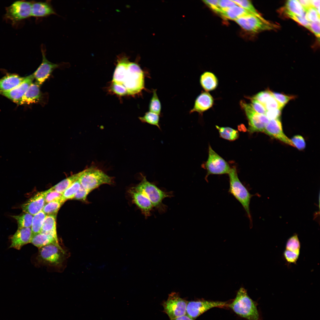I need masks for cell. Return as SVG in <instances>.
<instances>
[{
	"label": "cell",
	"instance_id": "816d5d0a",
	"mask_svg": "<svg viewBox=\"0 0 320 320\" xmlns=\"http://www.w3.org/2000/svg\"><path fill=\"white\" fill-rule=\"evenodd\" d=\"M281 110L274 109L267 110L265 115L270 120L279 118L281 114Z\"/></svg>",
	"mask_w": 320,
	"mask_h": 320
},
{
	"label": "cell",
	"instance_id": "9a60e30c",
	"mask_svg": "<svg viewBox=\"0 0 320 320\" xmlns=\"http://www.w3.org/2000/svg\"><path fill=\"white\" fill-rule=\"evenodd\" d=\"M133 203L140 209L147 218L150 216L154 207L149 199L141 192L132 188L128 191Z\"/></svg>",
	"mask_w": 320,
	"mask_h": 320
},
{
	"label": "cell",
	"instance_id": "f35d334b",
	"mask_svg": "<svg viewBox=\"0 0 320 320\" xmlns=\"http://www.w3.org/2000/svg\"><path fill=\"white\" fill-rule=\"evenodd\" d=\"M272 95L276 100L283 107L290 100L294 99V96L288 95L282 93L272 92Z\"/></svg>",
	"mask_w": 320,
	"mask_h": 320
},
{
	"label": "cell",
	"instance_id": "836d02e7",
	"mask_svg": "<svg viewBox=\"0 0 320 320\" xmlns=\"http://www.w3.org/2000/svg\"><path fill=\"white\" fill-rule=\"evenodd\" d=\"M153 95L149 103V111L160 115L161 110V105L158 96L156 89H153Z\"/></svg>",
	"mask_w": 320,
	"mask_h": 320
},
{
	"label": "cell",
	"instance_id": "603a6c76",
	"mask_svg": "<svg viewBox=\"0 0 320 320\" xmlns=\"http://www.w3.org/2000/svg\"><path fill=\"white\" fill-rule=\"evenodd\" d=\"M215 12L224 18L234 21L244 16L255 15L237 5L225 10L219 9Z\"/></svg>",
	"mask_w": 320,
	"mask_h": 320
},
{
	"label": "cell",
	"instance_id": "484cf974",
	"mask_svg": "<svg viewBox=\"0 0 320 320\" xmlns=\"http://www.w3.org/2000/svg\"><path fill=\"white\" fill-rule=\"evenodd\" d=\"M31 243L39 249L51 244H59L58 240L52 236L42 233L33 236Z\"/></svg>",
	"mask_w": 320,
	"mask_h": 320
},
{
	"label": "cell",
	"instance_id": "6da1fadb",
	"mask_svg": "<svg viewBox=\"0 0 320 320\" xmlns=\"http://www.w3.org/2000/svg\"><path fill=\"white\" fill-rule=\"evenodd\" d=\"M257 303L248 296L243 287L238 291L236 297L228 307L238 315L248 320H262L257 309Z\"/></svg>",
	"mask_w": 320,
	"mask_h": 320
},
{
	"label": "cell",
	"instance_id": "d6a6232c",
	"mask_svg": "<svg viewBox=\"0 0 320 320\" xmlns=\"http://www.w3.org/2000/svg\"><path fill=\"white\" fill-rule=\"evenodd\" d=\"M65 201L61 199L54 201L45 204L42 211L47 215H57L61 205Z\"/></svg>",
	"mask_w": 320,
	"mask_h": 320
},
{
	"label": "cell",
	"instance_id": "74e56055",
	"mask_svg": "<svg viewBox=\"0 0 320 320\" xmlns=\"http://www.w3.org/2000/svg\"><path fill=\"white\" fill-rule=\"evenodd\" d=\"M300 243L297 234L293 235L287 240L286 249L300 253Z\"/></svg>",
	"mask_w": 320,
	"mask_h": 320
},
{
	"label": "cell",
	"instance_id": "4316f807",
	"mask_svg": "<svg viewBox=\"0 0 320 320\" xmlns=\"http://www.w3.org/2000/svg\"><path fill=\"white\" fill-rule=\"evenodd\" d=\"M56 215H46L41 233L50 235L58 240L56 228Z\"/></svg>",
	"mask_w": 320,
	"mask_h": 320
},
{
	"label": "cell",
	"instance_id": "ba28073f",
	"mask_svg": "<svg viewBox=\"0 0 320 320\" xmlns=\"http://www.w3.org/2000/svg\"><path fill=\"white\" fill-rule=\"evenodd\" d=\"M240 105L244 109L249 122L248 131L250 133L264 132L265 127L270 120L265 114L256 112L250 104L242 101Z\"/></svg>",
	"mask_w": 320,
	"mask_h": 320
},
{
	"label": "cell",
	"instance_id": "ab89813d",
	"mask_svg": "<svg viewBox=\"0 0 320 320\" xmlns=\"http://www.w3.org/2000/svg\"><path fill=\"white\" fill-rule=\"evenodd\" d=\"M284 13L287 17L308 29L310 22L306 19L305 14L302 16H299L287 12Z\"/></svg>",
	"mask_w": 320,
	"mask_h": 320
},
{
	"label": "cell",
	"instance_id": "44dd1931",
	"mask_svg": "<svg viewBox=\"0 0 320 320\" xmlns=\"http://www.w3.org/2000/svg\"><path fill=\"white\" fill-rule=\"evenodd\" d=\"M40 87L36 83H33L23 96L20 105H28L39 102L42 97Z\"/></svg>",
	"mask_w": 320,
	"mask_h": 320
},
{
	"label": "cell",
	"instance_id": "4dcf8cb0",
	"mask_svg": "<svg viewBox=\"0 0 320 320\" xmlns=\"http://www.w3.org/2000/svg\"><path fill=\"white\" fill-rule=\"evenodd\" d=\"M216 127L219 131L220 137L223 139L233 141L239 137V133L235 129L228 127H220L217 125Z\"/></svg>",
	"mask_w": 320,
	"mask_h": 320
},
{
	"label": "cell",
	"instance_id": "5bb4252c",
	"mask_svg": "<svg viewBox=\"0 0 320 320\" xmlns=\"http://www.w3.org/2000/svg\"><path fill=\"white\" fill-rule=\"evenodd\" d=\"M33 74L26 77L20 84L13 89L6 91H0V95L7 97L18 105H20L22 99L27 89L33 83Z\"/></svg>",
	"mask_w": 320,
	"mask_h": 320
},
{
	"label": "cell",
	"instance_id": "9f6ffc18",
	"mask_svg": "<svg viewBox=\"0 0 320 320\" xmlns=\"http://www.w3.org/2000/svg\"><path fill=\"white\" fill-rule=\"evenodd\" d=\"M311 6L316 9L320 8V0H310Z\"/></svg>",
	"mask_w": 320,
	"mask_h": 320
},
{
	"label": "cell",
	"instance_id": "2e32d148",
	"mask_svg": "<svg viewBox=\"0 0 320 320\" xmlns=\"http://www.w3.org/2000/svg\"><path fill=\"white\" fill-rule=\"evenodd\" d=\"M264 132L285 143L295 147L291 140L284 133L279 118L270 120Z\"/></svg>",
	"mask_w": 320,
	"mask_h": 320
},
{
	"label": "cell",
	"instance_id": "db71d44e",
	"mask_svg": "<svg viewBox=\"0 0 320 320\" xmlns=\"http://www.w3.org/2000/svg\"><path fill=\"white\" fill-rule=\"evenodd\" d=\"M203 2L214 12L219 9L218 0H203Z\"/></svg>",
	"mask_w": 320,
	"mask_h": 320
},
{
	"label": "cell",
	"instance_id": "d6986e66",
	"mask_svg": "<svg viewBox=\"0 0 320 320\" xmlns=\"http://www.w3.org/2000/svg\"><path fill=\"white\" fill-rule=\"evenodd\" d=\"M213 103L214 99L212 96L207 92H202L196 98L193 107L189 113L196 112L201 115L210 108Z\"/></svg>",
	"mask_w": 320,
	"mask_h": 320
},
{
	"label": "cell",
	"instance_id": "d590c367",
	"mask_svg": "<svg viewBox=\"0 0 320 320\" xmlns=\"http://www.w3.org/2000/svg\"><path fill=\"white\" fill-rule=\"evenodd\" d=\"M81 186V185L78 179L63 193V199L65 201L67 199H73L75 195L79 190Z\"/></svg>",
	"mask_w": 320,
	"mask_h": 320
},
{
	"label": "cell",
	"instance_id": "5b68a950",
	"mask_svg": "<svg viewBox=\"0 0 320 320\" xmlns=\"http://www.w3.org/2000/svg\"><path fill=\"white\" fill-rule=\"evenodd\" d=\"M144 73L139 65L129 62L123 85L126 89L127 94L135 95L144 89Z\"/></svg>",
	"mask_w": 320,
	"mask_h": 320
},
{
	"label": "cell",
	"instance_id": "f5cc1de1",
	"mask_svg": "<svg viewBox=\"0 0 320 320\" xmlns=\"http://www.w3.org/2000/svg\"><path fill=\"white\" fill-rule=\"evenodd\" d=\"M236 5L232 0H220L218 1V7L221 10L226 9Z\"/></svg>",
	"mask_w": 320,
	"mask_h": 320
},
{
	"label": "cell",
	"instance_id": "bcb514c9",
	"mask_svg": "<svg viewBox=\"0 0 320 320\" xmlns=\"http://www.w3.org/2000/svg\"><path fill=\"white\" fill-rule=\"evenodd\" d=\"M291 140L294 147H296L298 149L302 150L305 148V142L304 139L301 136L295 135Z\"/></svg>",
	"mask_w": 320,
	"mask_h": 320
},
{
	"label": "cell",
	"instance_id": "8992f818",
	"mask_svg": "<svg viewBox=\"0 0 320 320\" xmlns=\"http://www.w3.org/2000/svg\"><path fill=\"white\" fill-rule=\"evenodd\" d=\"M39 249L38 259L45 265L59 267L65 260V252L59 244H51Z\"/></svg>",
	"mask_w": 320,
	"mask_h": 320
},
{
	"label": "cell",
	"instance_id": "ac0fdd59",
	"mask_svg": "<svg viewBox=\"0 0 320 320\" xmlns=\"http://www.w3.org/2000/svg\"><path fill=\"white\" fill-rule=\"evenodd\" d=\"M32 236L31 227L18 228L10 237L11 244L9 248L20 250L24 245L31 243Z\"/></svg>",
	"mask_w": 320,
	"mask_h": 320
},
{
	"label": "cell",
	"instance_id": "277c9868",
	"mask_svg": "<svg viewBox=\"0 0 320 320\" xmlns=\"http://www.w3.org/2000/svg\"><path fill=\"white\" fill-rule=\"evenodd\" d=\"M113 178L97 167H91L80 172L81 185L90 192L103 184H113Z\"/></svg>",
	"mask_w": 320,
	"mask_h": 320
},
{
	"label": "cell",
	"instance_id": "f546056e",
	"mask_svg": "<svg viewBox=\"0 0 320 320\" xmlns=\"http://www.w3.org/2000/svg\"><path fill=\"white\" fill-rule=\"evenodd\" d=\"M46 215L42 211L33 215L31 227L33 236L41 232Z\"/></svg>",
	"mask_w": 320,
	"mask_h": 320
},
{
	"label": "cell",
	"instance_id": "7a4b0ae2",
	"mask_svg": "<svg viewBox=\"0 0 320 320\" xmlns=\"http://www.w3.org/2000/svg\"><path fill=\"white\" fill-rule=\"evenodd\" d=\"M141 176L140 183L132 188L145 195L150 200L154 208L159 213L165 212L167 206L162 201L164 199L172 196V193L161 190L154 183L148 181L145 176L143 175Z\"/></svg>",
	"mask_w": 320,
	"mask_h": 320
},
{
	"label": "cell",
	"instance_id": "30bf717a",
	"mask_svg": "<svg viewBox=\"0 0 320 320\" xmlns=\"http://www.w3.org/2000/svg\"><path fill=\"white\" fill-rule=\"evenodd\" d=\"M187 302L180 297L178 293L172 292L163 303L164 311L170 320L184 315L186 314Z\"/></svg>",
	"mask_w": 320,
	"mask_h": 320
},
{
	"label": "cell",
	"instance_id": "3957f363",
	"mask_svg": "<svg viewBox=\"0 0 320 320\" xmlns=\"http://www.w3.org/2000/svg\"><path fill=\"white\" fill-rule=\"evenodd\" d=\"M228 174L229 178L228 192L241 204L251 222L249 204L251 199L253 195L249 193L239 180L235 167L231 168Z\"/></svg>",
	"mask_w": 320,
	"mask_h": 320
},
{
	"label": "cell",
	"instance_id": "4fadbf2b",
	"mask_svg": "<svg viewBox=\"0 0 320 320\" xmlns=\"http://www.w3.org/2000/svg\"><path fill=\"white\" fill-rule=\"evenodd\" d=\"M42 61L36 70L33 74L35 82L39 86H41L50 75L53 71L58 65L49 61L46 58L45 50L41 47Z\"/></svg>",
	"mask_w": 320,
	"mask_h": 320
},
{
	"label": "cell",
	"instance_id": "7bdbcfd3",
	"mask_svg": "<svg viewBox=\"0 0 320 320\" xmlns=\"http://www.w3.org/2000/svg\"><path fill=\"white\" fill-rule=\"evenodd\" d=\"M305 16L307 20L310 22L320 20V14L318 13L316 9L312 7L305 11Z\"/></svg>",
	"mask_w": 320,
	"mask_h": 320
},
{
	"label": "cell",
	"instance_id": "e575fe53",
	"mask_svg": "<svg viewBox=\"0 0 320 320\" xmlns=\"http://www.w3.org/2000/svg\"><path fill=\"white\" fill-rule=\"evenodd\" d=\"M159 115L149 111L146 112L143 116L140 117L139 118L142 122L156 126L160 129L159 124Z\"/></svg>",
	"mask_w": 320,
	"mask_h": 320
},
{
	"label": "cell",
	"instance_id": "681fc988",
	"mask_svg": "<svg viewBox=\"0 0 320 320\" xmlns=\"http://www.w3.org/2000/svg\"><path fill=\"white\" fill-rule=\"evenodd\" d=\"M90 192L81 185L79 190L76 193L73 199L85 201L86 200L87 196Z\"/></svg>",
	"mask_w": 320,
	"mask_h": 320
},
{
	"label": "cell",
	"instance_id": "52a82bcc",
	"mask_svg": "<svg viewBox=\"0 0 320 320\" xmlns=\"http://www.w3.org/2000/svg\"><path fill=\"white\" fill-rule=\"evenodd\" d=\"M235 21L245 31L254 33L272 30L277 26L264 18L254 15L244 16Z\"/></svg>",
	"mask_w": 320,
	"mask_h": 320
},
{
	"label": "cell",
	"instance_id": "d4e9b609",
	"mask_svg": "<svg viewBox=\"0 0 320 320\" xmlns=\"http://www.w3.org/2000/svg\"><path fill=\"white\" fill-rule=\"evenodd\" d=\"M200 82L201 87L206 91L208 92L213 90L217 87L218 80L213 73L206 71L200 76Z\"/></svg>",
	"mask_w": 320,
	"mask_h": 320
},
{
	"label": "cell",
	"instance_id": "ffe728a7",
	"mask_svg": "<svg viewBox=\"0 0 320 320\" xmlns=\"http://www.w3.org/2000/svg\"><path fill=\"white\" fill-rule=\"evenodd\" d=\"M55 14L50 3L48 1L32 2L31 16L41 17Z\"/></svg>",
	"mask_w": 320,
	"mask_h": 320
},
{
	"label": "cell",
	"instance_id": "7402d4cb",
	"mask_svg": "<svg viewBox=\"0 0 320 320\" xmlns=\"http://www.w3.org/2000/svg\"><path fill=\"white\" fill-rule=\"evenodd\" d=\"M129 62L128 57L125 56H121L118 57L113 76V82L123 84Z\"/></svg>",
	"mask_w": 320,
	"mask_h": 320
},
{
	"label": "cell",
	"instance_id": "b9f144b4",
	"mask_svg": "<svg viewBox=\"0 0 320 320\" xmlns=\"http://www.w3.org/2000/svg\"><path fill=\"white\" fill-rule=\"evenodd\" d=\"M272 96V92L270 90L267 89L258 93L252 98L256 100L264 105L268 99Z\"/></svg>",
	"mask_w": 320,
	"mask_h": 320
},
{
	"label": "cell",
	"instance_id": "f6af8a7d",
	"mask_svg": "<svg viewBox=\"0 0 320 320\" xmlns=\"http://www.w3.org/2000/svg\"><path fill=\"white\" fill-rule=\"evenodd\" d=\"M300 253L285 249L283 253L284 258L289 263H295L298 259Z\"/></svg>",
	"mask_w": 320,
	"mask_h": 320
},
{
	"label": "cell",
	"instance_id": "f1b7e54d",
	"mask_svg": "<svg viewBox=\"0 0 320 320\" xmlns=\"http://www.w3.org/2000/svg\"><path fill=\"white\" fill-rule=\"evenodd\" d=\"M79 175L80 172L72 175L61 181L51 188L63 194L74 182L78 179Z\"/></svg>",
	"mask_w": 320,
	"mask_h": 320
},
{
	"label": "cell",
	"instance_id": "60d3db41",
	"mask_svg": "<svg viewBox=\"0 0 320 320\" xmlns=\"http://www.w3.org/2000/svg\"><path fill=\"white\" fill-rule=\"evenodd\" d=\"M62 194L52 190L51 188L45 191V203L60 199L62 198Z\"/></svg>",
	"mask_w": 320,
	"mask_h": 320
},
{
	"label": "cell",
	"instance_id": "83f0119b",
	"mask_svg": "<svg viewBox=\"0 0 320 320\" xmlns=\"http://www.w3.org/2000/svg\"><path fill=\"white\" fill-rule=\"evenodd\" d=\"M284 12L295 15L302 16L305 14V11L298 0L287 1L284 8Z\"/></svg>",
	"mask_w": 320,
	"mask_h": 320
},
{
	"label": "cell",
	"instance_id": "8fae6325",
	"mask_svg": "<svg viewBox=\"0 0 320 320\" xmlns=\"http://www.w3.org/2000/svg\"><path fill=\"white\" fill-rule=\"evenodd\" d=\"M32 2L24 0L13 2L6 8L5 18L12 24L31 16Z\"/></svg>",
	"mask_w": 320,
	"mask_h": 320
},
{
	"label": "cell",
	"instance_id": "6f0895ef",
	"mask_svg": "<svg viewBox=\"0 0 320 320\" xmlns=\"http://www.w3.org/2000/svg\"><path fill=\"white\" fill-rule=\"evenodd\" d=\"M171 320H193L191 319L186 314L180 316L175 319H171Z\"/></svg>",
	"mask_w": 320,
	"mask_h": 320
},
{
	"label": "cell",
	"instance_id": "e0dca14e",
	"mask_svg": "<svg viewBox=\"0 0 320 320\" xmlns=\"http://www.w3.org/2000/svg\"><path fill=\"white\" fill-rule=\"evenodd\" d=\"M45 191L38 192L21 205L24 212L34 215L42 211L45 204Z\"/></svg>",
	"mask_w": 320,
	"mask_h": 320
},
{
	"label": "cell",
	"instance_id": "f907efd6",
	"mask_svg": "<svg viewBox=\"0 0 320 320\" xmlns=\"http://www.w3.org/2000/svg\"><path fill=\"white\" fill-rule=\"evenodd\" d=\"M308 29L312 31L319 39L320 37V20L310 22Z\"/></svg>",
	"mask_w": 320,
	"mask_h": 320
},
{
	"label": "cell",
	"instance_id": "9c48e42d",
	"mask_svg": "<svg viewBox=\"0 0 320 320\" xmlns=\"http://www.w3.org/2000/svg\"><path fill=\"white\" fill-rule=\"evenodd\" d=\"M208 157L204 167L207 171L205 178L210 175H221L228 174L231 168L228 163L220 156L209 145Z\"/></svg>",
	"mask_w": 320,
	"mask_h": 320
},
{
	"label": "cell",
	"instance_id": "cb8c5ba5",
	"mask_svg": "<svg viewBox=\"0 0 320 320\" xmlns=\"http://www.w3.org/2000/svg\"><path fill=\"white\" fill-rule=\"evenodd\" d=\"M25 78L15 74L7 75L0 79V91H6L13 89L22 83Z\"/></svg>",
	"mask_w": 320,
	"mask_h": 320
},
{
	"label": "cell",
	"instance_id": "c3c4849f",
	"mask_svg": "<svg viewBox=\"0 0 320 320\" xmlns=\"http://www.w3.org/2000/svg\"><path fill=\"white\" fill-rule=\"evenodd\" d=\"M111 88L113 92L117 95L121 96L127 94L126 89L123 85L112 82Z\"/></svg>",
	"mask_w": 320,
	"mask_h": 320
},
{
	"label": "cell",
	"instance_id": "11a10c76",
	"mask_svg": "<svg viewBox=\"0 0 320 320\" xmlns=\"http://www.w3.org/2000/svg\"><path fill=\"white\" fill-rule=\"evenodd\" d=\"M298 1L304 8L305 12L308 8L312 7L310 0H300Z\"/></svg>",
	"mask_w": 320,
	"mask_h": 320
},
{
	"label": "cell",
	"instance_id": "1f68e13d",
	"mask_svg": "<svg viewBox=\"0 0 320 320\" xmlns=\"http://www.w3.org/2000/svg\"><path fill=\"white\" fill-rule=\"evenodd\" d=\"M33 215L24 212L19 215L11 216L17 221L18 228L31 227Z\"/></svg>",
	"mask_w": 320,
	"mask_h": 320
},
{
	"label": "cell",
	"instance_id": "7c38bea8",
	"mask_svg": "<svg viewBox=\"0 0 320 320\" xmlns=\"http://www.w3.org/2000/svg\"><path fill=\"white\" fill-rule=\"evenodd\" d=\"M227 302L199 300L188 302L186 314L193 320L208 310L214 307H228Z\"/></svg>",
	"mask_w": 320,
	"mask_h": 320
},
{
	"label": "cell",
	"instance_id": "ee69618b",
	"mask_svg": "<svg viewBox=\"0 0 320 320\" xmlns=\"http://www.w3.org/2000/svg\"><path fill=\"white\" fill-rule=\"evenodd\" d=\"M264 106L266 110L274 109L281 110L284 107L276 100L273 96L268 99Z\"/></svg>",
	"mask_w": 320,
	"mask_h": 320
},
{
	"label": "cell",
	"instance_id": "7dc6e473",
	"mask_svg": "<svg viewBox=\"0 0 320 320\" xmlns=\"http://www.w3.org/2000/svg\"><path fill=\"white\" fill-rule=\"evenodd\" d=\"M251 103L250 104L254 110L257 113L260 114H265L266 110L264 106L256 100L251 98Z\"/></svg>",
	"mask_w": 320,
	"mask_h": 320
},
{
	"label": "cell",
	"instance_id": "8d00e7d4",
	"mask_svg": "<svg viewBox=\"0 0 320 320\" xmlns=\"http://www.w3.org/2000/svg\"><path fill=\"white\" fill-rule=\"evenodd\" d=\"M237 5L248 12L261 18H263L255 9L250 1L247 0H232Z\"/></svg>",
	"mask_w": 320,
	"mask_h": 320
}]
</instances>
